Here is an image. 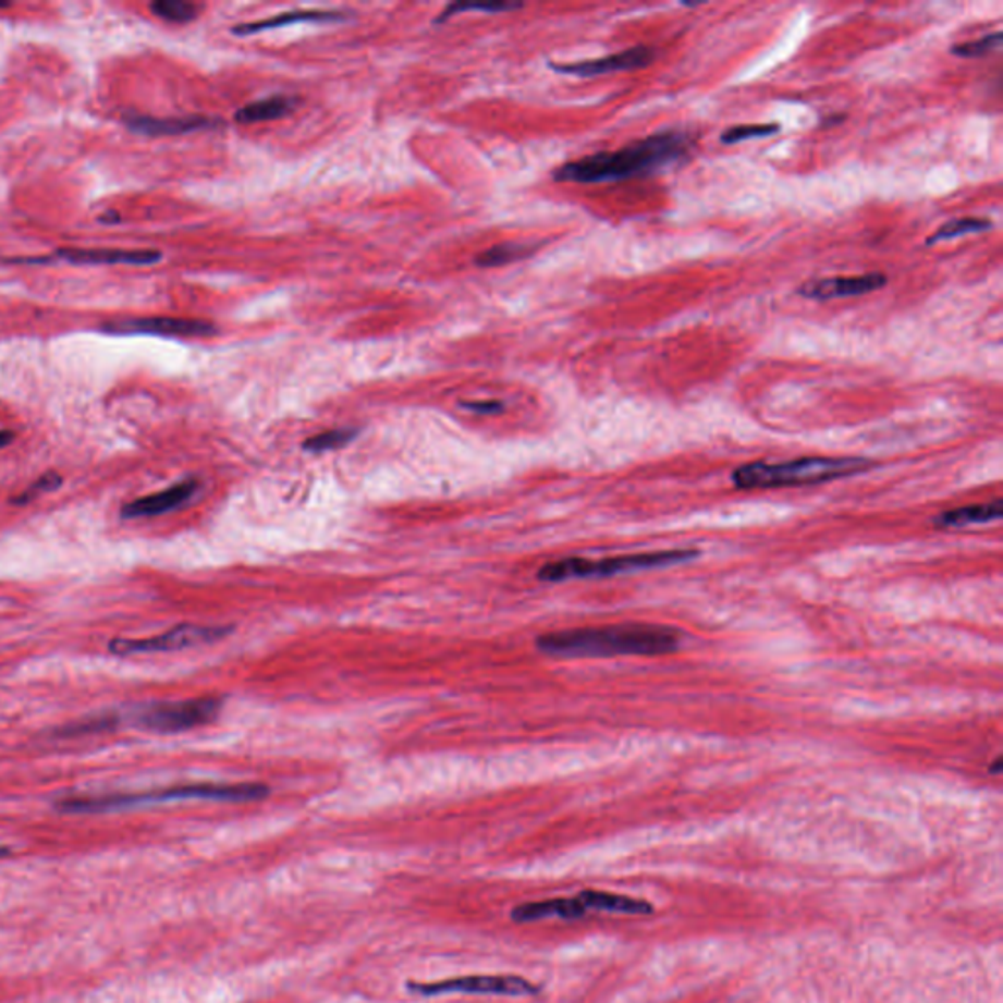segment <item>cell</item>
<instances>
[{
	"label": "cell",
	"mask_w": 1003,
	"mask_h": 1003,
	"mask_svg": "<svg viewBox=\"0 0 1003 1003\" xmlns=\"http://www.w3.org/2000/svg\"><path fill=\"white\" fill-rule=\"evenodd\" d=\"M271 790L257 782L242 784H183L171 788L149 790L136 794H108V796H75L59 799L56 808L65 814H100L114 809L139 808L149 804L183 802V799H210V802H255L269 796Z\"/></svg>",
	"instance_id": "277c9868"
},
{
	"label": "cell",
	"mask_w": 1003,
	"mask_h": 1003,
	"mask_svg": "<svg viewBox=\"0 0 1003 1003\" xmlns=\"http://www.w3.org/2000/svg\"><path fill=\"white\" fill-rule=\"evenodd\" d=\"M657 58V51L649 46H635L632 49H625L614 56H606L600 59H588V61H576V63H551L549 68L563 73V75H575V77L590 78L600 77V75H610V73H624V71H637V69L649 68Z\"/></svg>",
	"instance_id": "9c48e42d"
},
{
	"label": "cell",
	"mask_w": 1003,
	"mask_h": 1003,
	"mask_svg": "<svg viewBox=\"0 0 1003 1003\" xmlns=\"http://www.w3.org/2000/svg\"><path fill=\"white\" fill-rule=\"evenodd\" d=\"M524 9L522 2H455V4H449L448 9L443 10L436 19V24H443L448 20L457 16V14H463V12H488V14H497V12H512V10Z\"/></svg>",
	"instance_id": "7402d4cb"
},
{
	"label": "cell",
	"mask_w": 1003,
	"mask_h": 1003,
	"mask_svg": "<svg viewBox=\"0 0 1003 1003\" xmlns=\"http://www.w3.org/2000/svg\"><path fill=\"white\" fill-rule=\"evenodd\" d=\"M61 485H63V477H61L59 473H46V475H41L36 482H32L19 498H14V502H16V504H28V502L36 500V498L41 497V494H48V492L58 490Z\"/></svg>",
	"instance_id": "4316f807"
},
{
	"label": "cell",
	"mask_w": 1003,
	"mask_h": 1003,
	"mask_svg": "<svg viewBox=\"0 0 1003 1003\" xmlns=\"http://www.w3.org/2000/svg\"><path fill=\"white\" fill-rule=\"evenodd\" d=\"M585 914V906L578 902V897H556V900L531 902V904L514 907L512 919L517 924H529V921H539V919H549V917L573 921V919H580Z\"/></svg>",
	"instance_id": "5bb4252c"
},
{
	"label": "cell",
	"mask_w": 1003,
	"mask_h": 1003,
	"mask_svg": "<svg viewBox=\"0 0 1003 1003\" xmlns=\"http://www.w3.org/2000/svg\"><path fill=\"white\" fill-rule=\"evenodd\" d=\"M340 20H345V16L340 12L296 10V12H286V14L273 16V19L261 20V22L240 24V26L232 28V34L234 36H254V34H261L267 29L284 28V26H293V24H301V22H340Z\"/></svg>",
	"instance_id": "e0dca14e"
},
{
	"label": "cell",
	"mask_w": 1003,
	"mask_h": 1003,
	"mask_svg": "<svg viewBox=\"0 0 1003 1003\" xmlns=\"http://www.w3.org/2000/svg\"><path fill=\"white\" fill-rule=\"evenodd\" d=\"M536 645L541 653L561 659L659 657L676 653L681 649L682 635L666 625H598L541 635Z\"/></svg>",
	"instance_id": "7a4b0ae2"
},
{
	"label": "cell",
	"mask_w": 1003,
	"mask_h": 1003,
	"mask_svg": "<svg viewBox=\"0 0 1003 1003\" xmlns=\"http://www.w3.org/2000/svg\"><path fill=\"white\" fill-rule=\"evenodd\" d=\"M230 627H216V625H176L166 634L154 635L146 639H126L117 637L108 644V651L118 657H134V655L171 653L200 645H210L224 639L230 634Z\"/></svg>",
	"instance_id": "52a82bcc"
},
{
	"label": "cell",
	"mask_w": 1003,
	"mask_h": 1003,
	"mask_svg": "<svg viewBox=\"0 0 1003 1003\" xmlns=\"http://www.w3.org/2000/svg\"><path fill=\"white\" fill-rule=\"evenodd\" d=\"M9 7H10V2H0V10L9 9Z\"/></svg>",
	"instance_id": "1f68e13d"
},
{
	"label": "cell",
	"mask_w": 1003,
	"mask_h": 1003,
	"mask_svg": "<svg viewBox=\"0 0 1003 1003\" xmlns=\"http://www.w3.org/2000/svg\"><path fill=\"white\" fill-rule=\"evenodd\" d=\"M698 556V551L676 549V551H657V553H637V555L612 556L602 561H590L583 556H568L561 561L547 563L539 568L537 578L543 583H565L575 578H604V576L625 575L649 568L681 565Z\"/></svg>",
	"instance_id": "5b68a950"
},
{
	"label": "cell",
	"mask_w": 1003,
	"mask_h": 1003,
	"mask_svg": "<svg viewBox=\"0 0 1003 1003\" xmlns=\"http://www.w3.org/2000/svg\"><path fill=\"white\" fill-rule=\"evenodd\" d=\"M409 994L445 995V994H478V995H507V998H527L541 992L539 986L529 982L522 976H463V978H449L441 982H408Z\"/></svg>",
	"instance_id": "ba28073f"
},
{
	"label": "cell",
	"mask_w": 1003,
	"mask_h": 1003,
	"mask_svg": "<svg viewBox=\"0 0 1003 1003\" xmlns=\"http://www.w3.org/2000/svg\"><path fill=\"white\" fill-rule=\"evenodd\" d=\"M200 482L196 478H186L176 482L173 487L159 490L156 494L136 498L127 502L122 507V516L127 519H137V517H156L163 516L167 512H173L176 507L185 506L191 498L198 492Z\"/></svg>",
	"instance_id": "8fae6325"
},
{
	"label": "cell",
	"mask_w": 1003,
	"mask_h": 1003,
	"mask_svg": "<svg viewBox=\"0 0 1003 1003\" xmlns=\"http://www.w3.org/2000/svg\"><path fill=\"white\" fill-rule=\"evenodd\" d=\"M1002 39V32H994V34H988V36H982V38L975 39V41L955 44V46L951 48V53L961 59L986 58L988 53H992V51H995V49L1000 48Z\"/></svg>",
	"instance_id": "484cf974"
},
{
	"label": "cell",
	"mask_w": 1003,
	"mask_h": 1003,
	"mask_svg": "<svg viewBox=\"0 0 1003 1003\" xmlns=\"http://www.w3.org/2000/svg\"><path fill=\"white\" fill-rule=\"evenodd\" d=\"M355 438H357V429H328V431L316 433L313 438L306 439L303 443V449L304 451H310V453H323V451L345 448Z\"/></svg>",
	"instance_id": "44dd1931"
},
{
	"label": "cell",
	"mask_w": 1003,
	"mask_h": 1003,
	"mask_svg": "<svg viewBox=\"0 0 1003 1003\" xmlns=\"http://www.w3.org/2000/svg\"><path fill=\"white\" fill-rule=\"evenodd\" d=\"M463 408L468 409V412H475V414H498L504 409V404L502 402H497V400H487V402H461Z\"/></svg>",
	"instance_id": "83f0119b"
},
{
	"label": "cell",
	"mask_w": 1003,
	"mask_h": 1003,
	"mask_svg": "<svg viewBox=\"0 0 1003 1003\" xmlns=\"http://www.w3.org/2000/svg\"><path fill=\"white\" fill-rule=\"evenodd\" d=\"M780 124L772 122V124H741V126H731L721 132L720 142L723 146H733V144H741V142H747V139H757V137H770L776 136L779 134Z\"/></svg>",
	"instance_id": "d4e9b609"
},
{
	"label": "cell",
	"mask_w": 1003,
	"mask_h": 1003,
	"mask_svg": "<svg viewBox=\"0 0 1003 1003\" xmlns=\"http://www.w3.org/2000/svg\"><path fill=\"white\" fill-rule=\"evenodd\" d=\"M9 855H10L9 847H0V858L9 857Z\"/></svg>",
	"instance_id": "4dcf8cb0"
},
{
	"label": "cell",
	"mask_w": 1003,
	"mask_h": 1003,
	"mask_svg": "<svg viewBox=\"0 0 1003 1003\" xmlns=\"http://www.w3.org/2000/svg\"><path fill=\"white\" fill-rule=\"evenodd\" d=\"M578 902L585 906L586 912L596 909V912L624 914V916H645V914L653 912V907L649 906L647 902H641V900L620 896V894H608V892H592V890L583 892L578 896Z\"/></svg>",
	"instance_id": "d6986e66"
},
{
	"label": "cell",
	"mask_w": 1003,
	"mask_h": 1003,
	"mask_svg": "<svg viewBox=\"0 0 1003 1003\" xmlns=\"http://www.w3.org/2000/svg\"><path fill=\"white\" fill-rule=\"evenodd\" d=\"M1002 757H998V759H995L994 767H992V772H994V774H998V772L1002 770Z\"/></svg>",
	"instance_id": "f546056e"
},
{
	"label": "cell",
	"mask_w": 1003,
	"mask_h": 1003,
	"mask_svg": "<svg viewBox=\"0 0 1003 1003\" xmlns=\"http://www.w3.org/2000/svg\"><path fill=\"white\" fill-rule=\"evenodd\" d=\"M527 249L524 245L500 244L487 249L485 254L475 257V265L480 269H492L502 265L514 264L517 259L526 257Z\"/></svg>",
	"instance_id": "cb8c5ba5"
},
{
	"label": "cell",
	"mask_w": 1003,
	"mask_h": 1003,
	"mask_svg": "<svg viewBox=\"0 0 1003 1003\" xmlns=\"http://www.w3.org/2000/svg\"><path fill=\"white\" fill-rule=\"evenodd\" d=\"M992 228H994V224L990 220H986V218H955V220H949L933 234L929 235L927 245L953 242V240L963 237V235L982 234V232H988Z\"/></svg>",
	"instance_id": "ffe728a7"
},
{
	"label": "cell",
	"mask_w": 1003,
	"mask_h": 1003,
	"mask_svg": "<svg viewBox=\"0 0 1003 1003\" xmlns=\"http://www.w3.org/2000/svg\"><path fill=\"white\" fill-rule=\"evenodd\" d=\"M692 146L694 142L690 134L664 130L615 151H600L595 156L568 161L555 169L553 179L559 183L602 185L653 176L688 159Z\"/></svg>",
	"instance_id": "6da1fadb"
},
{
	"label": "cell",
	"mask_w": 1003,
	"mask_h": 1003,
	"mask_svg": "<svg viewBox=\"0 0 1003 1003\" xmlns=\"http://www.w3.org/2000/svg\"><path fill=\"white\" fill-rule=\"evenodd\" d=\"M222 701L218 698H195V700L157 701L144 706L134 713L137 727L161 735H173L183 731L208 725L218 718Z\"/></svg>",
	"instance_id": "8992f818"
},
{
	"label": "cell",
	"mask_w": 1003,
	"mask_h": 1003,
	"mask_svg": "<svg viewBox=\"0 0 1003 1003\" xmlns=\"http://www.w3.org/2000/svg\"><path fill=\"white\" fill-rule=\"evenodd\" d=\"M296 105H298V98L286 97V95L261 98V100H255L252 105L240 108L235 112V122L249 126L257 122L281 120V118L289 117Z\"/></svg>",
	"instance_id": "ac0fdd59"
},
{
	"label": "cell",
	"mask_w": 1003,
	"mask_h": 1003,
	"mask_svg": "<svg viewBox=\"0 0 1003 1003\" xmlns=\"http://www.w3.org/2000/svg\"><path fill=\"white\" fill-rule=\"evenodd\" d=\"M874 467V461L860 457H802L784 463H747L731 473L733 487L739 490L811 487L839 478L855 477Z\"/></svg>",
	"instance_id": "3957f363"
},
{
	"label": "cell",
	"mask_w": 1003,
	"mask_h": 1003,
	"mask_svg": "<svg viewBox=\"0 0 1003 1003\" xmlns=\"http://www.w3.org/2000/svg\"><path fill=\"white\" fill-rule=\"evenodd\" d=\"M888 284L884 273L853 274V277H825L811 279L798 289L799 296L818 303H829L837 298H853L877 293Z\"/></svg>",
	"instance_id": "30bf717a"
},
{
	"label": "cell",
	"mask_w": 1003,
	"mask_h": 1003,
	"mask_svg": "<svg viewBox=\"0 0 1003 1003\" xmlns=\"http://www.w3.org/2000/svg\"><path fill=\"white\" fill-rule=\"evenodd\" d=\"M108 332L124 333H151V335H166V338H208L216 335L215 323L203 320H185V318H142V320H124V322L108 326Z\"/></svg>",
	"instance_id": "7c38bea8"
},
{
	"label": "cell",
	"mask_w": 1003,
	"mask_h": 1003,
	"mask_svg": "<svg viewBox=\"0 0 1003 1003\" xmlns=\"http://www.w3.org/2000/svg\"><path fill=\"white\" fill-rule=\"evenodd\" d=\"M1002 500L986 502V504H973V506L955 507L946 510L943 514L933 517V524L941 529H956V527L976 526V524H992L1002 517Z\"/></svg>",
	"instance_id": "2e32d148"
},
{
	"label": "cell",
	"mask_w": 1003,
	"mask_h": 1003,
	"mask_svg": "<svg viewBox=\"0 0 1003 1003\" xmlns=\"http://www.w3.org/2000/svg\"><path fill=\"white\" fill-rule=\"evenodd\" d=\"M12 439H14V433H12V431H9V429H4V431H0V448H7L9 443H12Z\"/></svg>",
	"instance_id": "f1b7e54d"
},
{
	"label": "cell",
	"mask_w": 1003,
	"mask_h": 1003,
	"mask_svg": "<svg viewBox=\"0 0 1003 1003\" xmlns=\"http://www.w3.org/2000/svg\"><path fill=\"white\" fill-rule=\"evenodd\" d=\"M127 127L146 136H181L198 130L215 127V120L208 118H127Z\"/></svg>",
	"instance_id": "9a60e30c"
},
{
	"label": "cell",
	"mask_w": 1003,
	"mask_h": 1003,
	"mask_svg": "<svg viewBox=\"0 0 1003 1003\" xmlns=\"http://www.w3.org/2000/svg\"><path fill=\"white\" fill-rule=\"evenodd\" d=\"M59 257L69 264L83 265H154L163 259V255L154 249H61Z\"/></svg>",
	"instance_id": "4fadbf2b"
},
{
	"label": "cell",
	"mask_w": 1003,
	"mask_h": 1003,
	"mask_svg": "<svg viewBox=\"0 0 1003 1003\" xmlns=\"http://www.w3.org/2000/svg\"><path fill=\"white\" fill-rule=\"evenodd\" d=\"M149 9L157 19L175 22V24L191 22L200 12V7H196L193 2H183V0H159V2H154Z\"/></svg>",
	"instance_id": "603a6c76"
}]
</instances>
